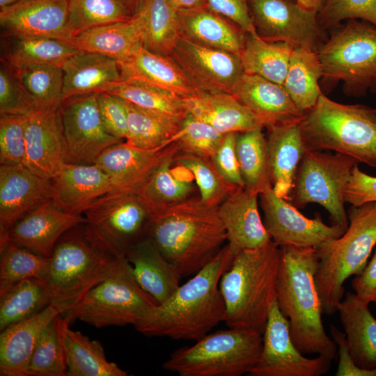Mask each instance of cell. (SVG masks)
Returning <instances> with one entry per match:
<instances>
[{
	"mask_svg": "<svg viewBox=\"0 0 376 376\" xmlns=\"http://www.w3.org/2000/svg\"><path fill=\"white\" fill-rule=\"evenodd\" d=\"M299 128L306 150H333L376 167V109L339 103L322 93Z\"/></svg>",
	"mask_w": 376,
	"mask_h": 376,
	"instance_id": "6",
	"label": "cell"
},
{
	"mask_svg": "<svg viewBox=\"0 0 376 376\" xmlns=\"http://www.w3.org/2000/svg\"><path fill=\"white\" fill-rule=\"evenodd\" d=\"M330 359L322 356L307 358L294 344L289 321L276 300L269 310L263 334V347L250 376H321L331 368Z\"/></svg>",
	"mask_w": 376,
	"mask_h": 376,
	"instance_id": "13",
	"label": "cell"
},
{
	"mask_svg": "<svg viewBox=\"0 0 376 376\" xmlns=\"http://www.w3.org/2000/svg\"><path fill=\"white\" fill-rule=\"evenodd\" d=\"M267 129L272 189L279 197L289 201L299 165L306 151L299 123L273 125Z\"/></svg>",
	"mask_w": 376,
	"mask_h": 376,
	"instance_id": "30",
	"label": "cell"
},
{
	"mask_svg": "<svg viewBox=\"0 0 376 376\" xmlns=\"http://www.w3.org/2000/svg\"><path fill=\"white\" fill-rule=\"evenodd\" d=\"M122 1H124V2H130L132 0H121Z\"/></svg>",
	"mask_w": 376,
	"mask_h": 376,
	"instance_id": "63",
	"label": "cell"
},
{
	"mask_svg": "<svg viewBox=\"0 0 376 376\" xmlns=\"http://www.w3.org/2000/svg\"><path fill=\"white\" fill-rule=\"evenodd\" d=\"M63 100L75 96L107 93L122 80L118 62L108 56L79 52L62 66Z\"/></svg>",
	"mask_w": 376,
	"mask_h": 376,
	"instance_id": "31",
	"label": "cell"
},
{
	"mask_svg": "<svg viewBox=\"0 0 376 376\" xmlns=\"http://www.w3.org/2000/svg\"><path fill=\"white\" fill-rule=\"evenodd\" d=\"M175 162L191 173L201 199L208 205L219 206L238 188L221 177L210 158L180 151Z\"/></svg>",
	"mask_w": 376,
	"mask_h": 376,
	"instance_id": "47",
	"label": "cell"
},
{
	"mask_svg": "<svg viewBox=\"0 0 376 376\" xmlns=\"http://www.w3.org/2000/svg\"><path fill=\"white\" fill-rule=\"evenodd\" d=\"M368 305L347 292L337 311L354 362L361 368L373 370L376 369V319Z\"/></svg>",
	"mask_w": 376,
	"mask_h": 376,
	"instance_id": "32",
	"label": "cell"
},
{
	"mask_svg": "<svg viewBox=\"0 0 376 376\" xmlns=\"http://www.w3.org/2000/svg\"><path fill=\"white\" fill-rule=\"evenodd\" d=\"M330 333L338 349V363L336 372V376H376V369H363L354 362L349 351L345 333L338 330L334 325H331Z\"/></svg>",
	"mask_w": 376,
	"mask_h": 376,
	"instance_id": "58",
	"label": "cell"
},
{
	"mask_svg": "<svg viewBox=\"0 0 376 376\" xmlns=\"http://www.w3.org/2000/svg\"><path fill=\"white\" fill-rule=\"evenodd\" d=\"M126 260L86 225L66 231L55 245L44 284L61 315L72 309L93 288L113 276Z\"/></svg>",
	"mask_w": 376,
	"mask_h": 376,
	"instance_id": "4",
	"label": "cell"
},
{
	"mask_svg": "<svg viewBox=\"0 0 376 376\" xmlns=\"http://www.w3.org/2000/svg\"><path fill=\"white\" fill-rule=\"evenodd\" d=\"M178 13L192 10L206 6V0H169Z\"/></svg>",
	"mask_w": 376,
	"mask_h": 376,
	"instance_id": "60",
	"label": "cell"
},
{
	"mask_svg": "<svg viewBox=\"0 0 376 376\" xmlns=\"http://www.w3.org/2000/svg\"><path fill=\"white\" fill-rule=\"evenodd\" d=\"M320 26L360 19L376 26V0H326L317 14Z\"/></svg>",
	"mask_w": 376,
	"mask_h": 376,
	"instance_id": "52",
	"label": "cell"
},
{
	"mask_svg": "<svg viewBox=\"0 0 376 376\" xmlns=\"http://www.w3.org/2000/svg\"><path fill=\"white\" fill-rule=\"evenodd\" d=\"M157 304L136 283L126 258L113 276L93 288L63 314L70 321L77 319L97 328L134 325Z\"/></svg>",
	"mask_w": 376,
	"mask_h": 376,
	"instance_id": "11",
	"label": "cell"
},
{
	"mask_svg": "<svg viewBox=\"0 0 376 376\" xmlns=\"http://www.w3.org/2000/svg\"><path fill=\"white\" fill-rule=\"evenodd\" d=\"M118 65L122 79L142 82L182 98L199 91L170 56L152 52L143 45Z\"/></svg>",
	"mask_w": 376,
	"mask_h": 376,
	"instance_id": "28",
	"label": "cell"
},
{
	"mask_svg": "<svg viewBox=\"0 0 376 376\" xmlns=\"http://www.w3.org/2000/svg\"><path fill=\"white\" fill-rule=\"evenodd\" d=\"M125 256L136 283L158 304L180 285L182 276L148 235L130 246Z\"/></svg>",
	"mask_w": 376,
	"mask_h": 376,
	"instance_id": "26",
	"label": "cell"
},
{
	"mask_svg": "<svg viewBox=\"0 0 376 376\" xmlns=\"http://www.w3.org/2000/svg\"><path fill=\"white\" fill-rule=\"evenodd\" d=\"M19 0H0V7L3 8L5 6H9L17 1Z\"/></svg>",
	"mask_w": 376,
	"mask_h": 376,
	"instance_id": "62",
	"label": "cell"
},
{
	"mask_svg": "<svg viewBox=\"0 0 376 376\" xmlns=\"http://www.w3.org/2000/svg\"><path fill=\"white\" fill-rule=\"evenodd\" d=\"M148 235L182 278L207 265L227 240L218 206L200 196L151 215Z\"/></svg>",
	"mask_w": 376,
	"mask_h": 376,
	"instance_id": "3",
	"label": "cell"
},
{
	"mask_svg": "<svg viewBox=\"0 0 376 376\" xmlns=\"http://www.w3.org/2000/svg\"><path fill=\"white\" fill-rule=\"evenodd\" d=\"M68 43L81 52L100 54L118 63L128 58L142 45L136 15L127 21L107 24L84 31Z\"/></svg>",
	"mask_w": 376,
	"mask_h": 376,
	"instance_id": "33",
	"label": "cell"
},
{
	"mask_svg": "<svg viewBox=\"0 0 376 376\" xmlns=\"http://www.w3.org/2000/svg\"><path fill=\"white\" fill-rule=\"evenodd\" d=\"M260 196L264 225L272 241L279 246L316 248L346 230L337 225L326 224L319 214L313 219L305 217L292 203L279 197L272 187Z\"/></svg>",
	"mask_w": 376,
	"mask_h": 376,
	"instance_id": "16",
	"label": "cell"
},
{
	"mask_svg": "<svg viewBox=\"0 0 376 376\" xmlns=\"http://www.w3.org/2000/svg\"><path fill=\"white\" fill-rule=\"evenodd\" d=\"M352 287L359 299L376 306V249L361 273L352 279Z\"/></svg>",
	"mask_w": 376,
	"mask_h": 376,
	"instance_id": "59",
	"label": "cell"
},
{
	"mask_svg": "<svg viewBox=\"0 0 376 376\" xmlns=\"http://www.w3.org/2000/svg\"><path fill=\"white\" fill-rule=\"evenodd\" d=\"M8 38L6 61L11 68L25 65L62 67L72 55L80 52L68 43L44 36Z\"/></svg>",
	"mask_w": 376,
	"mask_h": 376,
	"instance_id": "40",
	"label": "cell"
},
{
	"mask_svg": "<svg viewBox=\"0 0 376 376\" xmlns=\"http://www.w3.org/2000/svg\"><path fill=\"white\" fill-rule=\"evenodd\" d=\"M51 181L55 204L74 215H83L97 198L117 192L109 176L95 164L65 162Z\"/></svg>",
	"mask_w": 376,
	"mask_h": 376,
	"instance_id": "23",
	"label": "cell"
},
{
	"mask_svg": "<svg viewBox=\"0 0 376 376\" xmlns=\"http://www.w3.org/2000/svg\"><path fill=\"white\" fill-rule=\"evenodd\" d=\"M230 93L269 127L299 123L304 116L283 85L244 73Z\"/></svg>",
	"mask_w": 376,
	"mask_h": 376,
	"instance_id": "24",
	"label": "cell"
},
{
	"mask_svg": "<svg viewBox=\"0 0 376 376\" xmlns=\"http://www.w3.org/2000/svg\"><path fill=\"white\" fill-rule=\"evenodd\" d=\"M294 47L284 42H269L258 33H246L240 58L244 72L283 85Z\"/></svg>",
	"mask_w": 376,
	"mask_h": 376,
	"instance_id": "38",
	"label": "cell"
},
{
	"mask_svg": "<svg viewBox=\"0 0 376 376\" xmlns=\"http://www.w3.org/2000/svg\"><path fill=\"white\" fill-rule=\"evenodd\" d=\"M322 68L318 51L294 47L283 87L303 112L311 109L322 93L318 84Z\"/></svg>",
	"mask_w": 376,
	"mask_h": 376,
	"instance_id": "39",
	"label": "cell"
},
{
	"mask_svg": "<svg viewBox=\"0 0 376 376\" xmlns=\"http://www.w3.org/2000/svg\"><path fill=\"white\" fill-rule=\"evenodd\" d=\"M108 93L150 112L184 120L188 115L184 98L134 80L122 79Z\"/></svg>",
	"mask_w": 376,
	"mask_h": 376,
	"instance_id": "44",
	"label": "cell"
},
{
	"mask_svg": "<svg viewBox=\"0 0 376 376\" xmlns=\"http://www.w3.org/2000/svg\"><path fill=\"white\" fill-rule=\"evenodd\" d=\"M249 6L256 32L263 40L318 51V13L303 8L295 0H249Z\"/></svg>",
	"mask_w": 376,
	"mask_h": 376,
	"instance_id": "15",
	"label": "cell"
},
{
	"mask_svg": "<svg viewBox=\"0 0 376 376\" xmlns=\"http://www.w3.org/2000/svg\"><path fill=\"white\" fill-rule=\"evenodd\" d=\"M280 249L276 301L289 321L292 340L302 354H317L332 361L337 345L325 332L322 320L315 248L283 246Z\"/></svg>",
	"mask_w": 376,
	"mask_h": 376,
	"instance_id": "2",
	"label": "cell"
},
{
	"mask_svg": "<svg viewBox=\"0 0 376 376\" xmlns=\"http://www.w3.org/2000/svg\"><path fill=\"white\" fill-rule=\"evenodd\" d=\"M58 316V328L65 351L68 376H127V373L107 360L97 340L70 329V321Z\"/></svg>",
	"mask_w": 376,
	"mask_h": 376,
	"instance_id": "36",
	"label": "cell"
},
{
	"mask_svg": "<svg viewBox=\"0 0 376 376\" xmlns=\"http://www.w3.org/2000/svg\"><path fill=\"white\" fill-rule=\"evenodd\" d=\"M262 130L258 128L238 133L235 144L244 189L258 195L272 187L267 139Z\"/></svg>",
	"mask_w": 376,
	"mask_h": 376,
	"instance_id": "42",
	"label": "cell"
},
{
	"mask_svg": "<svg viewBox=\"0 0 376 376\" xmlns=\"http://www.w3.org/2000/svg\"><path fill=\"white\" fill-rule=\"evenodd\" d=\"M179 152L167 157L137 193L150 216L193 196L196 185L193 175L176 163L173 166Z\"/></svg>",
	"mask_w": 376,
	"mask_h": 376,
	"instance_id": "34",
	"label": "cell"
},
{
	"mask_svg": "<svg viewBox=\"0 0 376 376\" xmlns=\"http://www.w3.org/2000/svg\"><path fill=\"white\" fill-rule=\"evenodd\" d=\"M142 45L152 52L169 56L182 36L178 11L169 0H143L135 14Z\"/></svg>",
	"mask_w": 376,
	"mask_h": 376,
	"instance_id": "37",
	"label": "cell"
},
{
	"mask_svg": "<svg viewBox=\"0 0 376 376\" xmlns=\"http://www.w3.org/2000/svg\"><path fill=\"white\" fill-rule=\"evenodd\" d=\"M359 162L336 152L307 150L299 165L290 200L297 208L310 203L322 206L330 214L332 224L346 230L347 213L344 193L353 169Z\"/></svg>",
	"mask_w": 376,
	"mask_h": 376,
	"instance_id": "10",
	"label": "cell"
},
{
	"mask_svg": "<svg viewBox=\"0 0 376 376\" xmlns=\"http://www.w3.org/2000/svg\"><path fill=\"white\" fill-rule=\"evenodd\" d=\"M322 77L350 95L376 91V26L351 19L318 49Z\"/></svg>",
	"mask_w": 376,
	"mask_h": 376,
	"instance_id": "9",
	"label": "cell"
},
{
	"mask_svg": "<svg viewBox=\"0 0 376 376\" xmlns=\"http://www.w3.org/2000/svg\"><path fill=\"white\" fill-rule=\"evenodd\" d=\"M83 215L88 227L123 256L148 235L150 214L136 194H107L95 201Z\"/></svg>",
	"mask_w": 376,
	"mask_h": 376,
	"instance_id": "12",
	"label": "cell"
},
{
	"mask_svg": "<svg viewBox=\"0 0 376 376\" xmlns=\"http://www.w3.org/2000/svg\"><path fill=\"white\" fill-rule=\"evenodd\" d=\"M130 18L118 0H68L66 42L88 29Z\"/></svg>",
	"mask_w": 376,
	"mask_h": 376,
	"instance_id": "45",
	"label": "cell"
},
{
	"mask_svg": "<svg viewBox=\"0 0 376 376\" xmlns=\"http://www.w3.org/2000/svg\"><path fill=\"white\" fill-rule=\"evenodd\" d=\"M98 106L107 132L120 140L126 139L128 133L127 113L123 99L108 93H100Z\"/></svg>",
	"mask_w": 376,
	"mask_h": 376,
	"instance_id": "54",
	"label": "cell"
},
{
	"mask_svg": "<svg viewBox=\"0 0 376 376\" xmlns=\"http://www.w3.org/2000/svg\"><path fill=\"white\" fill-rule=\"evenodd\" d=\"M263 335L230 328L207 334L190 347L175 350L164 362L165 370L180 376H241L258 360Z\"/></svg>",
	"mask_w": 376,
	"mask_h": 376,
	"instance_id": "8",
	"label": "cell"
},
{
	"mask_svg": "<svg viewBox=\"0 0 376 376\" xmlns=\"http://www.w3.org/2000/svg\"><path fill=\"white\" fill-rule=\"evenodd\" d=\"M179 14L182 36L203 45L226 50L240 56L246 33L239 26L206 6Z\"/></svg>",
	"mask_w": 376,
	"mask_h": 376,
	"instance_id": "35",
	"label": "cell"
},
{
	"mask_svg": "<svg viewBox=\"0 0 376 376\" xmlns=\"http://www.w3.org/2000/svg\"><path fill=\"white\" fill-rule=\"evenodd\" d=\"M60 314L56 307L49 304L36 315L1 331V376H27L31 356L42 331Z\"/></svg>",
	"mask_w": 376,
	"mask_h": 376,
	"instance_id": "27",
	"label": "cell"
},
{
	"mask_svg": "<svg viewBox=\"0 0 376 376\" xmlns=\"http://www.w3.org/2000/svg\"><path fill=\"white\" fill-rule=\"evenodd\" d=\"M303 8L318 13L326 0H295Z\"/></svg>",
	"mask_w": 376,
	"mask_h": 376,
	"instance_id": "61",
	"label": "cell"
},
{
	"mask_svg": "<svg viewBox=\"0 0 376 376\" xmlns=\"http://www.w3.org/2000/svg\"><path fill=\"white\" fill-rule=\"evenodd\" d=\"M347 217L348 226L342 235L315 248V283L323 313L328 315L337 312L345 281L361 273L376 245V202L352 206Z\"/></svg>",
	"mask_w": 376,
	"mask_h": 376,
	"instance_id": "7",
	"label": "cell"
},
{
	"mask_svg": "<svg viewBox=\"0 0 376 376\" xmlns=\"http://www.w3.org/2000/svg\"><path fill=\"white\" fill-rule=\"evenodd\" d=\"M206 7L228 19L245 33H257L251 17L249 0H206Z\"/></svg>",
	"mask_w": 376,
	"mask_h": 376,
	"instance_id": "56",
	"label": "cell"
},
{
	"mask_svg": "<svg viewBox=\"0 0 376 376\" xmlns=\"http://www.w3.org/2000/svg\"><path fill=\"white\" fill-rule=\"evenodd\" d=\"M58 105H37L25 114L26 166L51 179L67 162Z\"/></svg>",
	"mask_w": 376,
	"mask_h": 376,
	"instance_id": "18",
	"label": "cell"
},
{
	"mask_svg": "<svg viewBox=\"0 0 376 376\" xmlns=\"http://www.w3.org/2000/svg\"><path fill=\"white\" fill-rule=\"evenodd\" d=\"M50 304L46 287L38 279L0 285V330L36 315Z\"/></svg>",
	"mask_w": 376,
	"mask_h": 376,
	"instance_id": "41",
	"label": "cell"
},
{
	"mask_svg": "<svg viewBox=\"0 0 376 376\" xmlns=\"http://www.w3.org/2000/svg\"><path fill=\"white\" fill-rule=\"evenodd\" d=\"M258 196L238 187L218 206L228 244L235 254L260 247L272 240L258 211Z\"/></svg>",
	"mask_w": 376,
	"mask_h": 376,
	"instance_id": "25",
	"label": "cell"
},
{
	"mask_svg": "<svg viewBox=\"0 0 376 376\" xmlns=\"http://www.w3.org/2000/svg\"><path fill=\"white\" fill-rule=\"evenodd\" d=\"M98 95L72 97L60 104L68 163L93 164L106 149L123 141L105 130L100 113Z\"/></svg>",
	"mask_w": 376,
	"mask_h": 376,
	"instance_id": "14",
	"label": "cell"
},
{
	"mask_svg": "<svg viewBox=\"0 0 376 376\" xmlns=\"http://www.w3.org/2000/svg\"><path fill=\"white\" fill-rule=\"evenodd\" d=\"M280 256L279 246L272 240L234 256L219 281L225 305L224 322L228 327L263 335L276 300Z\"/></svg>",
	"mask_w": 376,
	"mask_h": 376,
	"instance_id": "5",
	"label": "cell"
},
{
	"mask_svg": "<svg viewBox=\"0 0 376 376\" xmlns=\"http://www.w3.org/2000/svg\"><path fill=\"white\" fill-rule=\"evenodd\" d=\"M58 315L42 331L31 356L27 376L68 375L66 354L58 333Z\"/></svg>",
	"mask_w": 376,
	"mask_h": 376,
	"instance_id": "49",
	"label": "cell"
},
{
	"mask_svg": "<svg viewBox=\"0 0 376 376\" xmlns=\"http://www.w3.org/2000/svg\"><path fill=\"white\" fill-rule=\"evenodd\" d=\"M123 100L128 122L126 143L147 150L162 148L172 143L184 120L161 116Z\"/></svg>",
	"mask_w": 376,
	"mask_h": 376,
	"instance_id": "43",
	"label": "cell"
},
{
	"mask_svg": "<svg viewBox=\"0 0 376 376\" xmlns=\"http://www.w3.org/2000/svg\"><path fill=\"white\" fill-rule=\"evenodd\" d=\"M184 101L189 114L224 134L240 133L265 127L230 93L199 91L184 98Z\"/></svg>",
	"mask_w": 376,
	"mask_h": 376,
	"instance_id": "29",
	"label": "cell"
},
{
	"mask_svg": "<svg viewBox=\"0 0 376 376\" xmlns=\"http://www.w3.org/2000/svg\"><path fill=\"white\" fill-rule=\"evenodd\" d=\"M68 0H19L1 8L6 37L44 36L67 42Z\"/></svg>",
	"mask_w": 376,
	"mask_h": 376,
	"instance_id": "22",
	"label": "cell"
},
{
	"mask_svg": "<svg viewBox=\"0 0 376 376\" xmlns=\"http://www.w3.org/2000/svg\"><path fill=\"white\" fill-rule=\"evenodd\" d=\"M86 221L84 215L68 214L52 199L22 217L0 240V247L10 242L50 258L60 237Z\"/></svg>",
	"mask_w": 376,
	"mask_h": 376,
	"instance_id": "21",
	"label": "cell"
},
{
	"mask_svg": "<svg viewBox=\"0 0 376 376\" xmlns=\"http://www.w3.org/2000/svg\"><path fill=\"white\" fill-rule=\"evenodd\" d=\"M228 244L162 303L148 309L134 325L149 337L198 340L225 318L220 279L234 256Z\"/></svg>",
	"mask_w": 376,
	"mask_h": 376,
	"instance_id": "1",
	"label": "cell"
},
{
	"mask_svg": "<svg viewBox=\"0 0 376 376\" xmlns=\"http://www.w3.org/2000/svg\"><path fill=\"white\" fill-rule=\"evenodd\" d=\"M179 151L175 142L147 150L122 141L106 149L93 164L109 176L117 192L137 194L162 162Z\"/></svg>",
	"mask_w": 376,
	"mask_h": 376,
	"instance_id": "20",
	"label": "cell"
},
{
	"mask_svg": "<svg viewBox=\"0 0 376 376\" xmlns=\"http://www.w3.org/2000/svg\"><path fill=\"white\" fill-rule=\"evenodd\" d=\"M25 127V115L0 114L1 164L26 166Z\"/></svg>",
	"mask_w": 376,
	"mask_h": 376,
	"instance_id": "51",
	"label": "cell"
},
{
	"mask_svg": "<svg viewBox=\"0 0 376 376\" xmlns=\"http://www.w3.org/2000/svg\"><path fill=\"white\" fill-rule=\"evenodd\" d=\"M28 96L38 105H58L63 100V71L54 65L13 68Z\"/></svg>",
	"mask_w": 376,
	"mask_h": 376,
	"instance_id": "46",
	"label": "cell"
},
{
	"mask_svg": "<svg viewBox=\"0 0 376 376\" xmlns=\"http://www.w3.org/2000/svg\"><path fill=\"white\" fill-rule=\"evenodd\" d=\"M344 200L352 206L376 202V176L366 174L355 166L345 189Z\"/></svg>",
	"mask_w": 376,
	"mask_h": 376,
	"instance_id": "57",
	"label": "cell"
},
{
	"mask_svg": "<svg viewBox=\"0 0 376 376\" xmlns=\"http://www.w3.org/2000/svg\"><path fill=\"white\" fill-rule=\"evenodd\" d=\"M238 132L226 134L221 143L210 158L221 177L229 184L244 188L235 151Z\"/></svg>",
	"mask_w": 376,
	"mask_h": 376,
	"instance_id": "55",
	"label": "cell"
},
{
	"mask_svg": "<svg viewBox=\"0 0 376 376\" xmlns=\"http://www.w3.org/2000/svg\"><path fill=\"white\" fill-rule=\"evenodd\" d=\"M225 135L210 124L188 113L172 142L178 145L180 152L211 158Z\"/></svg>",
	"mask_w": 376,
	"mask_h": 376,
	"instance_id": "50",
	"label": "cell"
},
{
	"mask_svg": "<svg viewBox=\"0 0 376 376\" xmlns=\"http://www.w3.org/2000/svg\"><path fill=\"white\" fill-rule=\"evenodd\" d=\"M37 105L25 93L12 68L3 61L0 69V114L25 115Z\"/></svg>",
	"mask_w": 376,
	"mask_h": 376,
	"instance_id": "53",
	"label": "cell"
},
{
	"mask_svg": "<svg viewBox=\"0 0 376 376\" xmlns=\"http://www.w3.org/2000/svg\"><path fill=\"white\" fill-rule=\"evenodd\" d=\"M0 249V285L26 279H36L43 283L45 281L50 258L10 242Z\"/></svg>",
	"mask_w": 376,
	"mask_h": 376,
	"instance_id": "48",
	"label": "cell"
},
{
	"mask_svg": "<svg viewBox=\"0 0 376 376\" xmlns=\"http://www.w3.org/2000/svg\"><path fill=\"white\" fill-rule=\"evenodd\" d=\"M53 199L51 179L22 165L0 166V240L29 211Z\"/></svg>",
	"mask_w": 376,
	"mask_h": 376,
	"instance_id": "19",
	"label": "cell"
},
{
	"mask_svg": "<svg viewBox=\"0 0 376 376\" xmlns=\"http://www.w3.org/2000/svg\"><path fill=\"white\" fill-rule=\"evenodd\" d=\"M169 56L198 91L230 93L244 73L239 55L203 45L183 36Z\"/></svg>",
	"mask_w": 376,
	"mask_h": 376,
	"instance_id": "17",
	"label": "cell"
}]
</instances>
